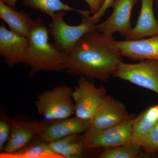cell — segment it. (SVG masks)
<instances>
[{
  "mask_svg": "<svg viewBox=\"0 0 158 158\" xmlns=\"http://www.w3.org/2000/svg\"><path fill=\"white\" fill-rule=\"evenodd\" d=\"M116 41L98 31L85 34L67 54L65 69L85 77L108 80L122 61Z\"/></svg>",
  "mask_w": 158,
  "mask_h": 158,
  "instance_id": "cell-1",
  "label": "cell"
},
{
  "mask_svg": "<svg viewBox=\"0 0 158 158\" xmlns=\"http://www.w3.org/2000/svg\"><path fill=\"white\" fill-rule=\"evenodd\" d=\"M49 30L41 18L34 20L28 38L29 45L24 62L30 68V76L40 71H60L65 69L67 54L49 42Z\"/></svg>",
  "mask_w": 158,
  "mask_h": 158,
  "instance_id": "cell-2",
  "label": "cell"
},
{
  "mask_svg": "<svg viewBox=\"0 0 158 158\" xmlns=\"http://www.w3.org/2000/svg\"><path fill=\"white\" fill-rule=\"evenodd\" d=\"M73 90L72 87L61 85L37 96L35 102L37 113L45 123L69 118L75 114Z\"/></svg>",
  "mask_w": 158,
  "mask_h": 158,
  "instance_id": "cell-3",
  "label": "cell"
},
{
  "mask_svg": "<svg viewBox=\"0 0 158 158\" xmlns=\"http://www.w3.org/2000/svg\"><path fill=\"white\" fill-rule=\"evenodd\" d=\"M65 14V11H60L52 15L49 30L57 48L68 54L84 35L96 31V24L92 23L91 15H89L83 16L81 23L78 25H69L63 19Z\"/></svg>",
  "mask_w": 158,
  "mask_h": 158,
  "instance_id": "cell-4",
  "label": "cell"
},
{
  "mask_svg": "<svg viewBox=\"0 0 158 158\" xmlns=\"http://www.w3.org/2000/svg\"><path fill=\"white\" fill-rule=\"evenodd\" d=\"M135 117L131 114L125 121L107 128L100 129L90 127L83 135L86 149H107L131 145L132 126Z\"/></svg>",
  "mask_w": 158,
  "mask_h": 158,
  "instance_id": "cell-5",
  "label": "cell"
},
{
  "mask_svg": "<svg viewBox=\"0 0 158 158\" xmlns=\"http://www.w3.org/2000/svg\"><path fill=\"white\" fill-rule=\"evenodd\" d=\"M113 76L158 94V61L144 60L135 64L121 61Z\"/></svg>",
  "mask_w": 158,
  "mask_h": 158,
  "instance_id": "cell-6",
  "label": "cell"
},
{
  "mask_svg": "<svg viewBox=\"0 0 158 158\" xmlns=\"http://www.w3.org/2000/svg\"><path fill=\"white\" fill-rule=\"evenodd\" d=\"M107 96L104 86L97 88L86 77H81L73 92L76 116L90 119Z\"/></svg>",
  "mask_w": 158,
  "mask_h": 158,
  "instance_id": "cell-7",
  "label": "cell"
},
{
  "mask_svg": "<svg viewBox=\"0 0 158 158\" xmlns=\"http://www.w3.org/2000/svg\"><path fill=\"white\" fill-rule=\"evenodd\" d=\"M138 1L115 0L112 14L104 21L96 24V31L110 37H113L117 32L123 37H126L132 29L131 15Z\"/></svg>",
  "mask_w": 158,
  "mask_h": 158,
  "instance_id": "cell-8",
  "label": "cell"
},
{
  "mask_svg": "<svg viewBox=\"0 0 158 158\" xmlns=\"http://www.w3.org/2000/svg\"><path fill=\"white\" fill-rule=\"evenodd\" d=\"M29 45L28 37L8 30L4 24L0 26V55L9 67L24 63Z\"/></svg>",
  "mask_w": 158,
  "mask_h": 158,
  "instance_id": "cell-9",
  "label": "cell"
},
{
  "mask_svg": "<svg viewBox=\"0 0 158 158\" xmlns=\"http://www.w3.org/2000/svg\"><path fill=\"white\" fill-rule=\"evenodd\" d=\"M91 126V119L75 117L44 123V126L40 138L49 143L67 136L86 132Z\"/></svg>",
  "mask_w": 158,
  "mask_h": 158,
  "instance_id": "cell-10",
  "label": "cell"
},
{
  "mask_svg": "<svg viewBox=\"0 0 158 158\" xmlns=\"http://www.w3.org/2000/svg\"><path fill=\"white\" fill-rule=\"evenodd\" d=\"M131 115L122 102L108 95L90 118L91 126L100 129L112 127L125 121Z\"/></svg>",
  "mask_w": 158,
  "mask_h": 158,
  "instance_id": "cell-11",
  "label": "cell"
},
{
  "mask_svg": "<svg viewBox=\"0 0 158 158\" xmlns=\"http://www.w3.org/2000/svg\"><path fill=\"white\" fill-rule=\"evenodd\" d=\"M11 122L10 137L2 152H13L25 147L34 138L40 136L44 126V123L37 121Z\"/></svg>",
  "mask_w": 158,
  "mask_h": 158,
  "instance_id": "cell-12",
  "label": "cell"
},
{
  "mask_svg": "<svg viewBox=\"0 0 158 158\" xmlns=\"http://www.w3.org/2000/svg\"><path fill=\"white\" fill-rule=\"evenodd\" d=\"M116 43L122 57L132 60L158 61V34L137 40H116Z\"/></svg>",
  "mask_w": 158,
  "mask_h": 158,
  "instance_id": "cell-13",
  "label": "cell"
},
{
  "mask_svg": "<svg viewBox=\"0 0 158 158\" xmlns=\"http://www.w3.org/2000/svg\"><path fill=\"white\" fill-rule=\"evenodd\" d=\"M141 1V11L138 21L125 37L127 40H137L158 34V21L154 14V0Z\"/></svg>",
  "mask_w": 158,
  "mask_h": 158,
  "instance_id": "cell-14",
  "label": "cell"
},
{
  "mask_svg": "<svg viewBox=\"0 0 158 158\" xmlns=\"http://www.w3.org/2000/svg\"><path fill=\"white\" fill-rule=\"evenodd\" d=\"M0 18L7 24L10 31L28 37L34 21L24 11H18L0 0Z\"/></svg>",
  "mask_w": 158,
  "mask_h": 158,
  "instance_id": "cell-15",
  "label": "cell"
},
{
  "mask_svg": "<svg viewBox=\"0 0 158 158\" xmlns=\"http://www.w3.org/2000/svg\"><path fill=\"white\" fill-rule=\"evenodd\" d=\"M158 123V105L150 107L135 116L132 126L131 144L141 147L144 138Z\"/></svg>",
  "mask_w": 158,
  "mask_h": 158,
  "instance_id": "cell-16",
  "label": "cell"
},
{
  "mask_svg": "<svg viewBox=\"0 0 158 158\" xmlns=\"http://www.w3.org/2000/svg\"><path fill=\"white\" fill-rule=\"evenodd\" d=\"M54 152L63 158L83 157L85 147L83 136L79 134L71 135L48 143Z\"/></svg>",
  "mask_w": 158,
  "mask_h": 158,
  "instance_id": "cell-17",
  "label": "cell"
},
{
  "mask_svg": "<svg viewBox=\"0 0 158 158\" xmlns=\"http://www.w3.org/2000/svg\"><path fill=\"white\" fill-rule=\"evenodd\" d=\"M0 158H63L54 152L48 143H39L26 146L11 153L1 152Z\"/></svg>",
  "mask_w": 158,
  "mask_h": 158,
  "instance_id": "cell-18",
  "label": "cell"
},
{
  "mask_svg": "<svg viewBox=\"0 0 158 158\" xmlns=\"http://www.w3.org/2000/svg\"><path fill=\"white\" fill-rule=\"evenodd\" d=\"M23 4L27 7L43 12L50 17L60 11H72L83 15H91L90 11L74 9L61 0H23Z\"/></svg>",
  "mask_w": 158,
  "mask_h": 158,
  "instance_id": "cell-19",
  "label": "cell"
},
{
  "mask_svg": "<svg viewBox=\"0 0 158 158\" xmlns=\"http://www.w3.org/2000/svg\"><path fill=\"white\" fill-rule=\"evenodd\" d=\"M141 148L130 145H121L107 148L98 157L99 158H136L140 155Z\"/></svg>",
  "mask_w": 158,
  "mask_h": 158,
  "instance_id": "cell-20",
  "label": "cell"
},
{
  "mask_svg": "<svg viewBox=\"0 0 158 158\" xmlns=\"http://www.w3.org/2000/svg\"><path fill=\"white\" fill-rule=\"evenodd\" d=\"M141 148L149 154L158 153V124L153 127L144 138Z\"/></svg>",
  "mask_w": 158,
  "mask_h": 158,
  "instance_id": "cell-21",
  "label": "cell"
},
{
  "mask_svg": "<svg viewBox=\"0 0 158 158\" xmlns=\"http://www.w3.org/2000/svg\"><path fill=\"white\" fill-rule=\"evenodd\" d=\"M11 131V124L5 119L0 120V151H3L9 140Z\"/></svg>",
  "mask_w": 158,
  "mask_h": 158,
  "instance_id": "cell-22",
  "label": "cell"
},
{
  "mask_svg": "<svg viewBox=\"0 0 158 158\" xmlns=\"http://www.w3.org/2000/svg\"><path fill=\"white\" fill-rule=\"evenodd\" d=\"M114 2L115 0H104L102 6L101 8L98 12L94 15L90 16V19L91 21L95 24H97L101 19L105 15L107 11L110 9V7L113 6Z\"/></svg>",
  "mask_w": 158,
  "mask_h": 158,
  "instance_id": "cell-23",
  "label": "cell"
},
{
  "mask_svg": "<svg viewBox=\"0 0 158 158\" xmlns=\"http://www.w3.org/2000/svg\"><path fill=\"white\" fill-rule=\"evenodd\" d=\"M89 6L90 15L96 14L101 8L104 0H84Z\"/></svg>",
  "mask_w": 158,
  "mask_h": 158,
  "instance_id": "cell-24",
  "label": "cell"
},
{
  "mask_svg": "<svg viewBox=\"0 0 158 158\" xmlns=\"http://www.w3.org/2000/svg\"><path fill=\"white\" fill-rule=\"evenodd\" d=\"M3 2L16 10V4L18 0H1Z\"/></svg>",
  "mask_w": 158,
  "mask_h": 158,
  "instance_id": "cell-25",
  "label": "cell"
},
{
  "mask_svg": "<svg viewBox=\"0 0 158 158\" xmlns=\"http://www.w3.org/2000/svg\"><path fill=\"white\" fill-rule=\"evenodd\" d=\"M157 1H158V0H157Z\"/></svg>",
  "mask_w": 158,
  "mask_h": 158,
  "instance_id": "cell-26",
  "label": "cell"
}]
</instances>
